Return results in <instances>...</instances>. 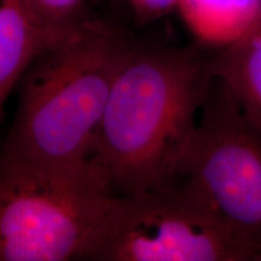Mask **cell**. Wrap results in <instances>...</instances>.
<instances>
[{
	"mask_svg": "<svg viewBox=\"0 0 261 261\" xmlns=\"http://www.w3.org/2000/svg\"><path fill=\"white\" fill-rule=\"evenodd\" d=\"M213 79L210 54L132 44L89 159L114 194H132L179 178Z\"/></svg>",
	"mask_w": 261,
	"mask_h": 261,
	"instance_id": "1",
	"label": "cell"
},
{
	"mask_svg": "<svg viewBox=\"0 0 261 261\" xmlns=\"http://www.w3.org/2000/svg\"><path fill=\"white\" fill-rule=\"evenodd\" d=\"M130 46L121 32L85 21L44 48L19 81L17 115L3 154L57 166L89 162Z\"/></svg>",
	"mask_w": 261,
	"mask_h": 261,
	"instance_id": "2",
	"label": "cell"
},
{
	"mask_svg": "<svg viewBox=\"0 0 261 261\" xmlns=\"http://www.w3.org/2000/svg\"><path fill=\"white\" fill-rule=\"evenodd\" d=\"M117 195L90 162L0 158V261L90 259Z\"/></svg>",
	"mask_w": 261,
	"mask_h": 261,
	"instance_id": "3",
	"label": "cell"
},
{
	"mask_svg": "<svg viewBox=\"0 0 261 261\" xmlns=\"http://www.w3.org/2000/svg\"><path fill=\"white\" fill-rule=\"evenodd\" d=\"M90 259L104 261H261L187 179L117 195Z\"/></svg>",
	"mask_w": 261,
	"mask_h": 261,
	"instance_id": "4",
	"label": "cell"
},
{
	"mask_svg": "<svg viewBox=\"0 0 261 261\" xmlns=\"http://www.w3.org/2000/svg\"><path fill=\"white\" fill-rule=\"evenodd\" d=\"M179 177L187 179L234 232L261 249V130L215 77Z\"/></svg>",
	"mask_w": 261,
	"mask_h": 261,
	"instance_id": "5",
	"label": "cell"
},
{
	"mask_svg": "<svg viewBox=\"0 0 261 261\" xmlns=\"http://www.w3.org/2000/svg\"><path fill=\"white\" fill-rule=\"evenodd\" d=\"M210 67L248 120L261 130V11L240 38L224 47L212 48Z\"/></svg>",
	"mask_w": 261,
	"mask_h": 261,
	"instance_id": "6",
	"label": "cell"
},
{
	"mask_svg": "<svg viewBox=\"0 0 261 261\" xmlns=\"http://www.w3.org/2000/svg\"><path fill=\"white\" fill-rule=\"evenodd\" d=\"M48 45L25 0H0V119L10 92Z\"/></svg>",
	"mask_w": 261,
	"mask_h": 261,
	"instance_id": "7",
	"label": "cell"
},
{
	"mask_svg": "<svg viewBox=\"0 0 261 261\" xmlns=\"http://www.w3.org/2000/svg\"><path fill=\"white\" fill-rule=\"evenodd\" d=\"M177 10L202 45L219 48L253 24L261 11V0H180Z\"/></svg>",
	"mask_w": 261,
	"mask_h": 261,
	"instance_id": "8",
	"label": "cell"
},
{
	"mask_svg": "<svg viewBox=\"0 0 261 261\" xmlns=\"http://www.w3.org/2000/svg\"><path fill=\"white\" fill-rule=\"evenodd\" d=\"M33 17L51 44L70 34L86 19V0H25Z\"/></svg>",
	"mask_w": 261,
	"mask_h": 261,
	"instance_id": "9",
	"label": "cell"
},
{
	"mask_svg": "<svg viewBox=\"0 0 261 261\" xmlns=\"http://www.w3.org/2000/svg\"><path fill=\"white\" fill-rule=\"evenodd\" d=\"M139 24H148L178 9L180 0H121Z\"/></svg>",
	"mask_w": 261,
	"mask_h": 261,
	"instance_id": "10",
	"label": "cell"
}]
</instances>
